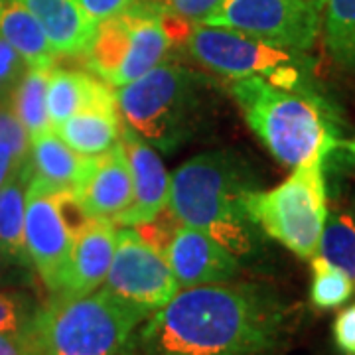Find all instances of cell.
<instances>
[{"instance_id":"30","label":"cell","mask_w":355,"mask_h":355,"mask_svg":"<svg viewBox=\"0 0 355 355\" xmlns=\"http://www.w3.org/2000/svg\"><path fill=\"white\" fill-rule=\"evenodd\" d=\"M221 0H166L164 8L190 24H203Z\"/></svg>"},{"instance_id":"33","label":"cell","mask_w":355,"mask_h":355,"mask_svg":"<svg viewBox=\"0 0 355 355\" xmlns=\"http://www.w3.org/2000/svg\"><path fill=\"white\" fill-rule=\"evenodd\" d=\"M30 349V343L20 336L0 334V355H26Z\"/></svg>"},{"instance_id":"27","label":"cell","mask_w":355,"mask_h":355,"mask_svg":"<svg viewBox=\"0 0 355 355\" xmlns=\"http://www.w3.org/2000/svg\"><path fill=\"white\" fill-rule=\"evenodd\" d=\"M180 227H182V223L178 221L174 214L168 207H164L153 219L135 225V231H137V235H139L142 241L153 247L154 251L164 254L168 245L172 241V237L176 235V231Z\"/></svg>"},{"instance_id":"5","label":"cell","mask_w":355,"mask_h":355,"mask_svg":"<svg viewBox=\"0 0 355 355\" xmlns=\"http://www.w3.org/2000/svg\"><path fill=\"white\" fill-rule=\"evenodd\" d=\"M229 93L280 164L298 166L320 148L338 146L336 114L322 97L275 87L259 76L231 79Z\"/></svg>"},{"instance_id":"14","label":"cell","mask_w":355,"mask_h":355,"mask_svg":"<svg viewBox=\"0 0 355 355\" xmlns=\"http://www.w3.org/2000/svg\"><path fill=\"white\" fill-rule=\"evenodd\" d=\"M116 247V223L109 219L91 217L73 241L62 291L53 296L76 298L95 292L101 286Z\"/></svg>"},{"instance_id":"22","label":"cell","mask_w":355,"mask_h":355,"mask_svg":"<svg viewBox=\"0 0 355 355\" xmlns=\"http://www.w3.org/2000/svg\"><path fill=\"white\" fill-rule=\"evenodd\" d=\"M50 71L51 69L26 67L8 101V107L22 123L30 139L51 128L48 109H46V87H48Z\"/></svg>"},{"instance_id":"24","label":"cell","mask_w":355,"mask_h":355,"mask_svg":"<svg viewBox=\"0 0 355 355\" xmlns=\"http://www.w3.org/2000/svg\"><path fill=\"white\" fill-rule=\"evenodd\" d=\"M318 254L338 266L355 282V221L354 217L336 211L322 229Z\"/></svg>"},{"instance_id":"2","label":"cell","mask_w":355,"mask_h":355,"mask_svg":"<svg viewBox=\"0 0 355 355\" xmlns=\"http://www.w3.org/2000/svg\"><path fill=\"white\" fill-rule=\"evenodd\" d=\"M259 190L253 166L235 150H209L190 158L170 176L168 209L186 227L214 237L237 259L253 251L247 200Z\"/></svg>"},{"instance_id":"15","label":"cell","mask_w":355,"mask_h":355,"mask_svg":"<svg viewBox=\"0 0 355 355\" xmlns=\"http://www.w3.org/2000/svg\"><path fill=\"white\" fill-rule=\"evenodd\" d=\"M36 16L58 58H85L97 24L79 0H24Z\"/></svg>"},{"instance_id":"31","label":"cell","mask_w":355,"mask_h":355,"mask_svg":"<svg viewBox=\"0 0 355 355\" xmlns=\"http://www.w3.org/2000/svg\"><path fill=\"white\" fill-rule=\"evenodd\" d=\"M334 342L343 355H355V304L343 308L334 320Z\"/></svg>"},{"instance_id":"35","label":"cell","mask_w":355,"mask_h":355,"mask_svg":"<svg viewBox=\"0 0 355 355\" xmlns=\"http://www.w3.org/2000/svg\"><path fill=\"white\" fill-rule=\"evenodd\" d=\"M14 268H22V266L16 265L12 259H10V254L0 247V284H4V282L10 280Z\"/></svg>"},{"instance_id":"32","label":"cell","mask_w":355,"mask_h":355,"mask_svg":"<svg viewBox=\"0 0 355 355\" xmlns=\"http://www.w3.org/2000/svg\"><path fill=\"white\" fill-rule=\"evenodd\" d=\"M132 2L135 0H79L81 8L95 24L123 14L128 6H132Z\"/></svg>"},{"instance_id":"29","label":"cell","mask_w":355,"mask_h":355,"mask_svg":"<svg viewBox=\"0 0 355 355\" xmlns=\"http://www.w3.org/2000/svg\"><path fill=\"white\" fill-rule=\"evenodd\" d=\"M0 144H8L18 158L28 156L30 137L12 113V109L8 107V103L0 105Z\"/></svg>"},{"instance_id":"3","label":"cell","mask_w":355,"mask_h":355,"mask_svg":"<svg viewBox=\"0 0 355 355\" xmlns=\"http://www.w3.org/2000/svg\"><path fill=\"white\" fill-rule=\"evenodd\" d=\"M214 99L207 77L178 64H158L116 91L125 125L162 153H174L209 125Z\"/></svg>"},{"instance_id":"21","label":"cell","mask_w":355,"mask_h":355,"mask_svg":"<svg viewBox=\"0 0 355 355\" xmlns=\"http://www.w3.org/2000/svg\"><path fill=\"white\" fill-rule=\"evenodd\" d=\"M322 30L331 62L355 76V0H324Z\"/></svg>"},{"instance_id":"9","label":"cell","mask_w":355,"mask_h":355,"mask_svg":"<svg viewBox=\"0 0 355 355\" xmlns=\"http://www.w3.org/2000/svg\"><path fill=\"white\" fill-rule=\"evenodd\" d=\"M103 284L105 291L150 312L162 308L180 291L164 254L154 251L128 227L116 231L113 261Z\"/></svg>"},{"instance_id":"25","label":"cell","mask_w":355,"mask_h":355,"mask_svg":"<svg viewBox=\"0 0 355 355\" xmlns=\"http://www.w3.org/2000/svg\"><path fill=\"white\" fill-rule=\"evenodd\" d=\"M354 294V280L320 254L312 257L310 300L318 310H334L345 304Z\"/></svg>"},{"instance_id":"13","label":"cell","mask_w":355,"mask_h":355,"mask_svg":"<svg viewBox=\"0 0 355 355\" xmlns=\"http://www.w3.org/2000/svg\"><path fill=\"white\" fill-rule=\"evenodd\" d=\"M121 144L127 154L130 176H132V202L119 217L116 225H139L153 219L160 209L168 205L170 196V176L166 172L160 156L153 146L142 140L127 125L121 130Z\"/></svg>"},{"instance_id":"34","label":"cell","mask_w":355,"mask_h":355,"mask_svg":"<svg viewBox=\"0 0 355 355\" xmlns=\"http://www.w3.org/2000/svg\"><path fill=\"white\" fill-rule=\"evenodd\" d=\"M26 158H28V156H26ZM26 158H18L8 144H0V188H2V184L6 182V178L10 176L14 166L20 164Z\"/></svg>"},{"instance_id":"38","label":"cell","mask_w":355,"mask_h":355,"mask_svg":"<svg viewBox=\"0 0 355 355\" xmlns=\"http://www.w3.org/2000/svg\"><path fill=\"white\" fill-rule=\"evenodd\" d=\"M354 148H355V146H354Z\"/></svg>"},{"instance_id":"17","label":"cell","mask_w":355,"mask_h":355,"mask_svg":"<svg viewBox=\"0 0 355 355\" xmlns=\"http://www.w3.org/2000/svg\"><path fill=\"white\" fill-rule=\"evenodd\" d=\"M0 38L24 60L26 67H55L58 55L24 0H0Z\"/></svg>"},{"instance_id":"6","label":"cell","mask_w":355,"mask_h":355,"mask_svg":"<svg viewBox=\"0 0 355 355\" xmlns=\"http://www.w3.org/2000/svg\"><path fill=\"white\" fill-rule=\"evenodd\" d=\"M334 148H320L302 164L294 166V172L280 186L253 191L247 200L254 225L300 259L318 254L320 235L328 219L324 166Z\"/></svg>"},{"instance_id":"18","label":"cell","mask_w":355,"mask_h":355,"mask_svg":"<svg viewBox=\"0 0 355 355\" xmlns=\"http://www.w3.org/2000/svg\"><path fill=\"white\" fill-rule=\"evenodd\" d=\"M85 158L87 156L71 150L51 128L30 139L28 164L32 170V178L48 190H73Z\"/></svg>"},{"instance_id":"4","label":"cell","mask_w":355,"mask_h":355,"mask_svg":"<svg viewBox=\"0 0 355 355\" xmlns=\"http://www.w3.org/2000/svg\"><path fill=\"white\" fill-rule=\"evenodd\" d=\"M150 314L105 288L76 298L53 296L36 310L26 340L42 355H125Z\"/></svg>"},{"instance_id":"36","label":"cell","mask_w":355,"mask_h":355,"mask_svg":"<svg viewBox=\"0 0 355 355\" xmlns=\"http://www.w3.org/2000/svg\"><path fill=\"white\" fill-rule=\"evenodd\" d=\"M26 355H42L40 354V352H36V349H32V347H30V349H28V354Z\"/></svg>"},{"instance_id":"19","label":"cell","mask_w":355,"mask_h":355,"mask_svg":"<svg viewBox=\"0 0 355 355\" xmlns=\"http://www.w3.org/2000/svg\"><path fill=\"white\" fill-rule=\"evenodd\" d=\"M30 180L32 170L26 158L14 166L10 176L0 188V247L22 268H32L24 243L26 193Z\"/></svg>"},{"instance_id":"1","label":"cell","mask_w":355,"mask_h":355,"mask_svg":"<svg viewBox=\"0 0 355 355\" xmlns=\"http://www.w3.org/2000/svg\"><path fill=\"white\" fill-rule=\"evenodd\" d=\"M288 310L266 286L219 282L178 291L132 334L125 355H266Z\"/></svg>"},{"instance_id":"12","label":"cell","mask_w":355,"mask_h":355,"mask_svg":"<svg viewBox=\"0 0 355 355\" xmlns=\"http://www.w3.org/2000/svg\"><path fill=\"white\" fill-rule=\"evenodd\" d=\"M164 259L180 288L229 282L239 272V259L196 227L178 229Z\"/></svg>"},{"instance_id":"8","label":"cell","mask_w":355,"mask_h":355,"mask_svg":"<svg viewBox=\"0 0 355 355\" xmlns=\"http://www.w3.org/2000/svg\"><path fill=\"white\" fill-rule=\"evenodd\" d=\"M203 24L229 28L284 50L310 51L322 30V10L310 0H221Z\"/></svg>"},{"instance_id":"28","label":"cell","mask_w":355,"mask_h":355,"mask_svg":"<svg viewBox=\"0 0 355 355\" xmlns=\"http://www.w3.org/2000/svg\"><path fill=\"white\" fill-rule=\"evenodd\" d=\"M24 71V60L0 38V105L10 101L12 89Z\"/></svg>"},{"instance_id":"20","label":"cell","mask_w":355,"mask_h":355,"mask_svg":"<svg viewBox=\"0 0 355 355\" xmlns=\"http://www.w3.org/2000/svg\"><path fill=\"white\" fill-rule=\"evenodd\" d=\"M51 130L77 154L97 156L121 140L123 123L119 109H85L67 116Z\"/></svg>"},{"instance_id":"10","label":"cell","mask_w":355,"mask_h":355,"mask_svg":"<svg viewBox=\"0 0 355 355\" xmlns=\"http://www.w3.org/2000/svg\"><path fill=\"white\" fill-rule=\"evenodd\" d=\"M24 243L32 268L38 272L44 286L51 294H58L64 284L73 237L58 214L51 190L44 188L34 178L30 180L26 193Z\"/></svg>"},{"instance_id":"7","label":"cell","mask_w":355,"mask_h":355,"mask_svg":"<svg viewBox=\"0 0 355 355\" xmlns=\"http://www.w3.org/2000/svg\"><path fill=\"white\" fill-rule=\"evenodd\" d=\"M186 44L200 64L219 76H259L275 87L322 97L314 83L316 62L308 51L284 50L229 28L205 24L193 26Z\"/></svg>"},{"instance_id":"26","label":"cell","mask_w":355,"mask_h":355,"mask_svg":"<svg viewBox=\"0 0 355 355\" xmlns=\"http://www.w3.org/2000/svg\"><path fill=\"white\" fill-rule=\"evenodd\" d=\"M36 308L16 292H0V334L28 338Z\"/></svg>"},{"instance_id":"11","label":"cell","mask_w":355,"mask_h":355,"mask_svg":"<svg viewBox=\"0 0 355 355\" xmlns=\"http://www.w3.org/2000/svg\"><path fill=\"white\" fill-rule=\"evenodd\" d=\"M73 191L89 217L116 221L132 202V176L121 140L107 153L87 156Z\"/></svg>"},{"instance_id":"37","label":"cell","mask_w":355,"mask_h":355,"mask_svg":"<svg viewBox=\"0 0 355 355\" xmlns=\"http://www.w3.org/2000/svg\"><path fill=\"white\" fill-rule=\"evenodd\" d=\"M310 2H314L316 6H320V10H322V2H324V0H310Z\"/></svg>"},{"instance_id":"23","label":"cell","mask_w":355,"mask_h":355,"mask_svg":"<svg viewBox=\"0 0 355 355\" xmlns=\"http://www.w3.org/2000/svg\"><path fill=\"white\" fill-rule=\"evenodd\" d=\"M130 46V24L127 16L119 14L97 24L91 48L85 53L87 67L107 83L127 58Z\"/></svg>"},{"instance_id":"16","label":"cell","mask_w":355,"mask_h":355,"mask_svg":"<svg viewBox=\"0 0 355 355\" xmlns=\"http://www.w3.org/2000/svg\"><path fill=\"white\" fill-rule=\"evenodd\" d=\"M46 109L51 128L85 109H119L116 93L105 81L83 71L53 67L46 87Z\"/></svg>"}]
</instances>
